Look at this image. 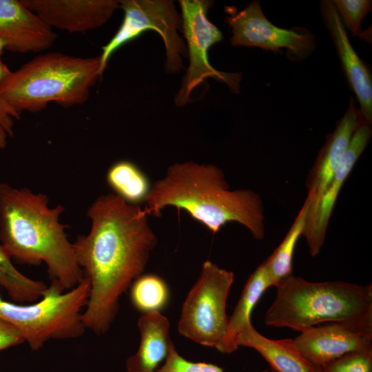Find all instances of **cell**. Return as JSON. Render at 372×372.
<instances>
[{
  "mask_svg": "<svg viewBox=\"0 0 372 372\" xmlns=\"http://www.w3.org/2000/svg\"><path fill=\"white\" fill-rule=\"evenodd\" d=\"M100 57L59 52L37 56L0 82V98L21 116L55 102L64 107L85 103L100 76Z\"/></svg>",
  "mask_w": 372,
  "mask_h": 372,
  "instance_id": "obj_5",
  "label": "cell"
},
{
  "mask_svg": "<svg viewBox=\"0 0 372 372\" xmlns=\"http://www.w3.org/2000/svg\"><path fill=\"white\" fill-rule=\"evenodd\" d=\"M106 179L115 194L133 205L145 202L151 188L145 174L127 161L113 164L107 172Z\"/></svg>",
  "mask_w": 372,
  "mask_h": 372,
  "instance_id": "obj_21",
  "label": "cell"
},
{
  "mask_svg": "<svg viewBox=\"0 0 372 372\" xmlns=\"http://www.w3.org/2000/svg\"><path fill=\"white\" fill-rule=\"evenodd\" d=\"M90 289L89 281L83 278L66 291L50 282L41 300L30 304L10 302L0 295V318L21 332L32 351L50 340L78 338L86 331L82 316Z\"/></svg>",
  "mask_w": 372,
  "mask_h": 372,
  "instance_id": "obj_6",
  "label": "cell"
},
{
  "mask_svg": "<svg viewBox=\"0 0 372 372\" xmlns=\"http://www.w3.org/2000/svg\"><path fill=\"white\" fill-rule=\"evenodd\" d=\"M0 286L14 302L19 304L39 300L48 288L44 282L30 278L19 271L1 244Z\"/></svg>",
  "mask_w": 372,
  "mask_h": 372,
  "instance_id": "obj_22",
  "label": "cell"
},
{
  "mask_svg": "<svg viewBox=\"0 0 372 372\" xmlns=\"http://www.w3.org/2000/svg\"><path fill=\"white\" fill-rule=\"evenodd\" d=\"M271 287L265 266L262 262L251 274L231 316L229 318L227 333L220 352L231 353L238 347L236 338L240 331L251 322V313L265 291Z\"/></svg>",
  "mask_w": 372,
  "mask_h": 372,
  "instance_id": "obj_19",
  "label": "cell"
},
{
  "mask_svg": "<svg viewBox=\"0 0 372 372\" xmlns=\"http://www.w3.org/2000/svg\"><path fill=\"white\" fill-rule=\"evenodd\" d=\"M0 37L13 52H38L50 48L56 33L21 1L0 0Z\"/></svg>",
  "mask_w": 372,
  "mask_h": 372,
  "instance_id": "obj_16",
  "label": "cell"
},
{
  "mask_svg": "<svg viewBox=\"0 0 372 372\" xmlns=\"http://www.w3.org/2000/svg\"><path fill=\"white\" fill-rule=\"evenodd\" d=\"M320 9L324 25L335 45L342 70L359 102L361 116L364 121L371 125L372 79L371 72L351 46L345 28L332 1H322Z\"/></svg>",
  "mask_w": 372,
  "mask_h": 372,
  "instance_id": "obj_15",
  "label": "cell"
},
{
  "mask_svg": "<svg viewBox=\"0 0 372 372\" xmlns=\"http://www.w3.org/2000/svg\"><path fill=\"white\" fill-rule=\"evenodd\" d=\"M25 342L21 332L12 324L0 318V351Z\"/></svg>",
  "mask_w": 372,
  "mask_h": 372,
  "instance_id": "obj_28",
  "label": "cell"
},
{
  "mask_svg": "<svg viewBox=\"0 0 372 372\" xmlns=\"http://www.w3.org/2000/svg\"><path fill=\"white\" fill-rule=\"evenodd\" d=\"M11 71L8 66L0 60V82L6 78Z\"/></svg>",
  "mask_w": 372,
  "mask_h": 372,
  "instance_id": "obj_29",
  "label": "cell"
},
{
  "mask_svg": "<svg viewBox=\"0 0 372 372\" xmlns=\"http://www.w3.org/2000/svg\"><path fill=\"white\" fill-rule=\"evenodd\" d=\"M308 207L309 203L305 200L282 242L263 262L271 287H277L282 280L293 275L294 250L298 239L302 235Z\"/></svg>",
  "mask_w": 372,
  "mask_h": 372,
  "instance_id": "obj_20",
  "label": "cell"
},
{
  "mask_svg": "<svg viewBox=\"0 0 372 372\" xmlns=\"http://www.w3.org/2000/svg\"><path fill=\"white\" fill-rule=\"evenodd\" d=\"M293 342L307 361L322 367L347 353L372 348V322H327L300 332Z\"/></svg>",
  "mask_w": 372,
  "mask_h": 372,
  "instance_id": "obj_11",
  "label": "cell"
},
{
  "mask_svg": "<svg viewBox=\"0 0 372 372\" xmlns=\"http://www.w3.org/2000/svg\"><path fill=\"white\" fill-rule=\"evenodd\" d=\"M314 372H322L320 367L315 366Z\"/></svg>",
  "mask_w": 372,
  "mask_h": 372,
  "instance_id": "obj_31",
  "label": "cell"
},
{
  "mask_svg": "<svg viewBox=\"0 0 372 372\" xmlns=\"http://www.w3.org/2000/svg\"><path fill=\"white\" fill-rule=\"evenodd\" d=\"M7 43L6 41L0 37V56L3 54V50L6 49Z\"/></svg>",
  "mask_w": 372,
  "mask_h": 372,
  "instance_id": "obj_30",
  "label": "cell"
},
{
  "mask_svg": "<svg viewBox=\"0 0 372 372\" xmlns=\"http://www.w3.org/2000/svg\"><path fill=\"white\" fill-rule=\"evenodd\" d=\"M20 118L11 106L0 98V149H4L8 138L13 137L14 119Z\"/></svg>",
  "mask_w": 372,
  "mask_h": 372,
  "instance_id": "obj_27",
  "label": "cell"
},
{
  "mask_svg": "<svg viewBox=\"0 0 372 372\" xmlns=\"http://www.w3.org/2000/svg\"><path fill=\"white\" fill-rule=\"evenodd\" d=\"M371 136V125L360 120L342 162L331 182L317 204L308 207L302 236L305 238L309 254L315 257L324 245L331 216L342 187Z\"/></svg>",
  "mask_w": 372,
  "mask_h": 372,
  "instance_id": "obj_12",
  "label": "cell"
},
{
  "mask_svg": "<svg viewBox=\"0 0 372 372\" xmlns=\"http://www.w3.org/2000/svg\"><path fill=\"white\" fill-rule=\"evenodd\" d=\"M64 210L61 205L51 208L43 194L0 183V244L17 263H44L50 282L66 291L83 274L65 233L68 226L60 222Z\"/></svg>",
  "mask_w": 372,
  "mask_h": 372,
  "instance_id": "obj_2",
  "label": "cell"
},
{
  "mask_svg": "<svg viewBox=\"0 0 372 372\" xmlns=\"http://www.w3.org/2000/svg\"><path fill=\"white\" fill-rule=\"evenodd\" d=\"M87 216L89 233L72 242L90 287L82 317L86 330L103 335L118 314L122 295L145 271L158 239L144 209L113 193L98 196Z\"/></svg>",
  "mask_w": 372,
  "mask_h": 372,
  "instance_id": "obj_1",
  "label": "cell"
},
{
  "mask_svg": "<svg viewBox=\"0 0 372 372\" xmlns=\"http://www.w3.org/2000/svg\"><path fill=\"white\" fill-rule=\"evenodd\" d=\"M155 372H224V371L221 367L211 363L186 360L179 354L173 344L166 360Z\"/></svg>",
  "mask_w": 372,
  "mask_h": 372,
  "instance_id": "obj_26",
  "label": "cell"
},
{
  "mask_svg": "<svg viewBox=\"0 0 372 372\" xmlns=\"http://www.w3.org/2000/svg\"><path fill=\"white\" fill-rule=\"evenodd\" d=\"M236 344L254 349L276 372H314L315 366L297 349L293 339L273 340L260 333L251 322L238 333Z\"/></svg>",
  "mask_w": 372,
  "mask_h": 372,
  "instance_id": "obj_18",
  "label": "cell"
},
{
  "mask_svg": "<svg viewBox=\"0 0 372 372\" xmlns=\"http://www.w3.org/2000/svg\"><path fill=\"white\" fill-rule=\"evenodd\" d=\"M130 299L132 306L143 313L161 311L169 302L170 291L160 276L142 274L132 284Z\"/></svg>",
  "mask_w": 372,
  "mask_h": 372,
  "instance_id": "obj_23",
  "label": "cell"
},
{
  "mask_svg": "<svg viewBox=\"0 0 372 372\" xmlns=\"http://www.w3.org/2000/svg\"><path fill=\"white\" fill-rule=\"evenodd\" d=\"M50 28L85 33L105 24L119 8L118 0H21Z\"/></svg>",
  "mask_w": 372,
  "mask_h": 372,
  "instance_id": "obj_13",
  "label": "cell"
},
{
  "mask_svg": "<svg viewBox=\"0 0 372 372\" xmlns=\"http://www.w3.org/2000/svg\"><path fill=\"white\" fill-rule=\"evenodd\" d=\"M178 2L189 63L175 95V105L182 107L189 103L193 90L209 77L226 83L231 92H238L241 75L216 70L209 62V49L223 39L222 32L207 16L213 1L180 0Z\"/></svg>",
  "mask_w": 372,
  "mask_h": 372,
  "instance_id": "obj_9",
  "label": "cell"
},
{
  "mask_svg": "<svg viewBox=\"0 0 372 372\" xmlns=\"http://www.w3.org/2000/svg\"><path fill=\"white\" fill-rule=\"evenodd\" d=\"M232 271L207 260L182 305L178 331L200 345L220 350L227 331V300Z\"/></svg>",
  "mask_w": 372,
  "mask_h": 372,
  "instance_id": "obj_7",
  "label": "cell"
},
{
  "mask_svg": "<svg viewBox=\"0 0 372 372\" xmlns=\"http://www.w3.org/2000/svg\"><path fill=\"white\" fill-rule=\"evenodd\" d=\"M119 8L124 12L122 23L110 41L102 47L99 55L101 76L115 51L148 30L156 31L163 39L167 57L165 70L176 73L183 69L182 56H187V50L178 34L182 19L172 1L121 0Z\"/></svg>",
  "mask_w": 372,
  "mask_h": 372,
  "instance_id": "obj_8",
  "label": "cell"
},
{
  "mask_svg": "<svg viewBox=\"0 0 372 372\" xmlns=\"http://www.w3.org/2000/svg\"><path fill=\"white\" fill-rule=\"evenodd\" d=\"M226 23L232 29L230 43L234 46L257 47L275 52L285 48L293 61L307 58L316 48L315 37L309 30H286L269 22L258 1L227 17Z\"/></svg>",
  "mask_w": 372,
  "mask_h": 372,
  "instance_id": "obj_10",
  "label": "cell"
},
{
  "mask_svg": "<svg viewBox=\"0 0 372 372\" xmlns=\"http://www.w3.org/2000/svg\"><path fill=\"white\" fill-rule=\"evenodd\" d=\"M320 369L322 372H372V348L347 353Z\"/></svg>",
  "mask_w": 372,
  "mask_h": 372,
  "instance_id": "obj_25",
  "label": "cell"
},
{
  "mask_svg": "<svg viewBox=\"0 0 372 372\" xmlns=\"http://www.w3.org/2000/svg\"><path fill=\"white\" fill-rule=\"evenodd\" d=\"M276 287L264 318L267 326L300 333L324 322H372L371 284L310 282L291 275Z\"/></svg>",
  "mask_w": 372,
  "mask_h": 372,
  "instance_id": "obj_4",
  "label": "cell"
},
{
  "mask_svg": "<svg viewBox=\"0 0 372 372\" xmlns=\"http://www.w3.org/2000/svg\"><path fill=\"white\" fill-rule=\"evenodd\" d=\"M344 25L353 37L360 36L361 22L371 10L372 1L369 0L331 1Z\"/></svg>",
  "mask_w": 372,
  "mask_h": 372,
  "instance_id": "obj_24",
  "label": "cell"
},
{
  "mask_svg": "<svg viewBox=\"0 0 372 372\" xmlns=\"http://www.w3.org/2000/svg\"><path fill=\"white\" fill-rule=\"evenodd\" d=\"M140 342L125 362L127 372H155L166 360L172 345L170 323L160 311L143 313L138 319Z\"/></svg>",
  "mask_w": 372,
  "mask_h": 372,
  "instance_id": "obj_17",
  "label": "cell"
},
{
  "mask_svg": "<svg viewBox=\"0 0 372 372\" xmlns=\"http://www.w3.org/2000/svg\"><path fill=\"white\" fill-rule=\"evenodd\" d=\"M353 98L350 99L344 116L327 138L325 144L310 169L307 180L309 207H314L340 167L351 138L362 119Z\"/></svg>",
  "mask_w": 372,
  "mask_h": 372,
  "instance_id": "obj_14",
  "label": "cell"
},
{
  "mask_svg": "<svg viewBox=\"0 0 372 372\" xmlns=\"http://www.w3.org/2000/svg\"><path fill=\"white\" fill-rule=\"evenodd\" d=\"M147 215L173 206L186 211L212 234L229 222L245 227L258 240L265 235L264 205L251 189L230 190L225 174L212 164L174 163L155 181L145 200Z\"/></svg>",
  "mask_w": 372,
  "mask_h": 372,
  "instance_id": "obj_3",
  "label": "cell"
}]
</instances>
